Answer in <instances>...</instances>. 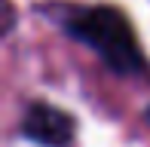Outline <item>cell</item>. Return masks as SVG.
<instances>
[{
    "instance_id": "obj_2",
    "label": "cell",
    "mask_w": 150,
    "mask_h": 147,
    "mask_svg": "<svg viewBox=\"0 0 150 147\" xmlns=\"http://www.w3.org/2000/svg\"><path fill=\"white\" fill-rule=\"evenodd\" d=\"M22 132L43 147H67L74 138V119L52 104H31L22 119Z\"/></svg>"
},
{
    "instance_id": "obj_1",
    "label": "cell",
    "mask_w": 150,
    "mask_h": 147,
    "mask_svg": "<svg viewBox=\"0 0 150 147\" xmlns=\"http://www.w3.org/2000/svg\"><path fill=\"white\" fill-rule=\"evenodd\" d=\"M64 31L71 37H77L80 43H86L101 55V61L107 64L113 74L132 77L147 68L144 55L138 49L132 25L126 22V16H120L113 6H83V9H71L64 16Z\"/></svg>"
},
{
    "instance_id": "obj_3",
    "label": "cell",
    "mask_w": 150,
    "mask_h": 147,
    "mask_svg": "<svg viewBox=\"0 0 150 147\" xmlns=\"http://www.w3.org/2000/svg\"><path fill=\"white\" fill-rule=\"evenodd\" d=\"M147 119H150V110H147Z\"/></svg>"
}]
</instances>
